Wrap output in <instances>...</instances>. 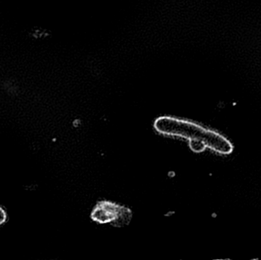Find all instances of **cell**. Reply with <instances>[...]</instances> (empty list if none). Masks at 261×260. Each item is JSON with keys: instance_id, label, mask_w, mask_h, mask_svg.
Listing matches in <instances>:
<instances>
[{"instance_id": "cell-3", "label": "cell", "mask_w": 261, "mask_h": 260, "mask_svg": "<svg viewBox=\"0 0 261 260\" xmlns=\"http://www.w3.org/2000/svg\"><path fill=\"white\" fill-rule=\"evenodd\" d=\"M6 220V214L5 211L3 209L0 208V224H3L5 222Z\"/></svg>"}, {"instance_id": "cell-2", "label": "cell", "mask_w": 261, "mask_h": 260, "mask_svg": "<svg viewBox=\"0 0 261 260\" xmlns=\"http://www.w3.org/2000/svg\"><path fill=\"white\" fill-rule=\"evenodd\" d=\"M92 218L101 224L111 223L120 227L129 223L132 219V212L123 206L103 201L97 205L93 210Z\"/></svg>"}, {"instance_id": "cell-1", "label": "cell", "mask_w": 261, "mask_h": 260, "mask_svg": "<svg viewBox=\"0 0 261 260\" xmlns=\"http://www.w3.org/2000/svg\"><path fill=\"white\" fill-rule=\"evenodd\" d=\"M153 126L161 134L188 139L190 148L194 152H202L205 148H210L219 154L228 155L234 149L231 142L222 134L191 121L161 116L155 120Z\"/></svg>"}]
</instances>
